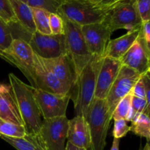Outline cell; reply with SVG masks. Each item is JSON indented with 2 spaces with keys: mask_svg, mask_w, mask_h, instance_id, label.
Returning <instances> with one entry per match:
<instances>
[{
  "mask_svg": "<svg viewBox=\"0 0 150 150\" xmlns=\"http://www.w3.org/2000/svg\"><path fill=\"white\" fill-rule=\"evenodd\" d=\"M103 57L93 56L82 71L76 77L70 90L76 116L83 117L95 98L97 78Z\"/></svg>",
  "mask_w": 150,
  "mask_h": 150,
  "instance_id": "6da1fadb",
  "label": "cell"
},
{
  "mask_svg": "<svg viewBox=\"0 0 150 150\" xmlns=\"http://www.w3.org/2000/svg\"><path fill=\"white\" fill-rule=\"evenodd\" d=\"M26 134L38 135L42 120L34 97V87L27 85L13 73L8 76Z\"/></svg>",
  "mask_w": 150,
  "mask_h": 150,
  "instance_id": "7a4b0ae2",
  "label": "cell"
},
{
  "mask_svg": "<svg viewBox=\"0 0 150 150\" xmlns=\"http://www.w3.org/2000/svg\"><path fill=\"white\" fill-rule=\"evenodd\" d=\"M83 117L87 123L90 139L88 150H105L107 134L112 120L105 99L94 98Z\"/></svg>",
  "mask_w": 150,
  "mask_h": 150,
  "instance_id": "3957f363",
  "label": "cell"
},
{
  "mask_svg": "<svg viewBox=\"0 0 150 150\" xmlns=\"http://www.w3.org/2000/svg\"><path fill=\"white\" fill-rule=\"evenodd\" d=\"M64 23V38L66 52L74 64L76 76L82 71L93 55L86 46L81 31V26L62 16Z\"/></svg>",
  "mask_w": 150,
  "mask_h": 150,
  "instance_id": "277c9868",
  "label": "cell"
},
{
  "mask_svg": "<svg viewBox=\"0 0 150 150\" xmlns=\"http://www.w3.org/2000/svg\"><path fill=\"white\" fill-rule=\"evenodd\" d=\"M111 32L124 29L130 31L141 28L142 21L136 0H125L108 10L101 22Z\"/></svg>",
  "mask_w": 150,
  "mask_h": 150,
  "instance_id": "5b68a950",
  "label": "cell"
},
{
  "mask_svg": "<svg viewBox=\"0 0 150 150\" xmlns=\"http://www.w3.org/2000/svg\"><path fill=\"white\" fill-rule=\"evenodd\" d=\"M0 57L18 68L35 88L33 73L34 52L27 41L13 39L8 48L0 51Z\"/></svg>",
  "mask_w": 150,
  "mask_h": 150,
  "instance_id": "8992f818",
  "label": "cell"
},
{
  "mask_svg": "<svg viewBox=\"0 0 150 150\" xmlns=\"http://www.w3.org/2000/svg\"><path fill=\"white\" fill-rule=\"evenodd\" d=\"M106 13L79 0H65L59 7L57 13L80 26H84L101 23Z\"/></svg>",
  "mask_w": 150,
  "mask_h": 150,
  "instance_id": "52a82bcc",
  "label": "cell"
},
{
  "mask_svg": "<svg viewBox=\"0 0 150 150\" xmlns=\"http://www.w3.org/2000/svg\"><path fill=\"white\" fill-rule=\"evenodd\" d=\"M69 120L67 117L42 120L39 137L48 150H65Z\"/></svg>",
  "mask_w": 150,
  "mask_h": 150,
  "instance_id": "ba28073f",
  "label": "cell"
},
{
  "mask_svg": "<svg viewBox=\"0 0 150 150\" xmlns=\"http://www.w3.org/2000/svg\"><path fill=\"white\" fill-rule=\"evenodd\" d=\"M141 76L142 75L133 69L122 65L120 72L105 98L111 117L118 103L124 97L131 92L135 83L140 79Z\"/></svg>",
  "mask_w": 150,
  "mask_h": 150,
  "instance_id": "9c48e42d",
  "label": "cell"
},
{
  "mask_svg": "<svg viewBox=\"0 0 150 150\" xmlns=\"http://www.w3.org/2000/svg\"><path fill=\"white\" fill-rule=\"evenodd\" d=\"M34 97L41 117L45 119L66 117L70 95H57L34 88Z\"/></svg>",
  "mask_w": 150,
  "mask_h": 150,
  "instance_id": "30bf717a",
  "label": "cell"
},
{
  "mask_svg": "<svg viewBox=\"0 0 150 150\" xmlns=\"http://www.w3.org/2000/svg\"><path fill=\"white\" fill-rule=\"evenodd\" d=\"M28 42L33 52L42 59L57 58L67 53L64 35H44L35 31Z\"/></svg>",
  "mask_w": 150,
  "mask_h": 150,
  "instance_id": "8fae6325",
  "label": "cell"
},
{
  "mask_svg": "<svg viewBox=\"0 0 150 150\" xmlns=\"http://www.w3.org/2000/svg\"><path fill=\"white\" fill-rule=\"evenodd\" d=\"M33 73L35 88L57 95L70 94V88L62 83L54 73L47 68L42 58L34 53Z\"/></svg>",
  "mask_w": 150,
  "mask_h": 150,
  "instance_id": "7c38bea8",
  "label": "cell"
},
{
  "mask_svg": "<svg viewBox=\"0 0 150 150\" xmlns=\"http://www.w3.org/2000/svg\"><path fill=\"white\" fill-rule=\"evenodd\" d=\"M120 61L122 65L133 69L141 75L149 72L150 45L144 40L141 30L136 40Z\"/></svg>",
  "mask_w": 150,
  "mask_h": 150,
  "instance_id": "4fadbf2b",
  "label": "cell"
},
{
  "mask_svg": "<svg viewBox=\"0 0 150 150\" xmlns=\"http://www.w3.org/2000/svg\"><path fill=\"white\" fill-rule=\"evenodd\" d=\"M81 31L90 54L104 57L105 48L111 38V31L102 23L81 26Z\"/></svg>",
  "mask_w": 150,
  "mask_h": 150,
  "instance_id": "5bb4252c",
  "label": "cell"
},
{
  "mask_svg": "<svg viewBox=\"0 0 150 150\" xmlns=\"http://www.w3.org/2000/svg\"><path fill=\"white\" fill-rule=\"evenodd\" d=\"M121 67L122 64L119 59L103 57L97 78L95 98L98 99L106 98Z\"/></svg>",
  "mask_w": 150,
  "mask_h": 150,
  "instance_id": "9a60e30c",
  "label": "cell"
},
{
  "mask_svg": "<svg viewBox=\"0 0 150 150\" xmlns=\"http://www.w3.org/2000/svg\"><path fill=\"white\" fill-rule=\"evenodd\" d=\"M42 60L47 68L51 70L62 83L71 88L76 74L74 64L67 53L57 58L48 59L42 58Z\"/></svg>",
  "mask_w": 150,
  "mask_h": 150,
  "instance_id": "2e32d148",
  "label": "cell"
},
{
  "mask_svg": "<svg viewBox=\"0 0 150 150\" xmlns=\"http://www.w3.org/2000/svg\"><path fill=\"white\" fill-rule=\"evenodd\" d=\"M67 139V142L78 147L89 149L90 139L89 128L84 117L76 116L69 120Z\"/></svg>",
  "mask_w": 150,
  "mask_h": 150,
  "instance_id": "e0dca14e",
  "label": "cell"
},
{
  "mask_svg": "<svg viewBox=\"0 0 150 150\" xmlns=\"http://www.w3.org/2000/svg\"><path fill=\"white\" fill-rule=\"evenodd\" d=\"M140 30L141 28L128 31L127 33L120 38L110 40L105 48L104 57H108L120 60L136 40Z\"/></svg>",
  "mask_w": 150,
  "mask_h": 150,
  "instance_id": "ac0fdd59",
  "label": "cell"
},
{
  "mask_svg": "<svg viewBox=\"0 0 150 150\" xmlns=\"http://www.w3.org/2000/svg\"><path fill=\"white\" fill-rule=\"evenodd\" d=\"M0 118L13 124L23 126L12 89L8 92L0 93Z\"/></svg>",
  "mask_w": 150,
  "mask_h": 150,
  "instance_id": "d6986e66",
  "label": "cell"
},
{
  "mask_svg": "<svg viewBox=\"0 0 150 150\" xmlns=\"http://www.w3.org/2000/svg\"><path fill=\"white\" fill-rule=\"evenodd\" d=\"M17 22L29 35L36 31L33 18L32 8L26 3L20 0H9Z\"/></svg>",
  "mask_w": 150,
  "mask_h": 150,
  "instance_id": "ffe728a7",
  "label": "cell"
},
{
  "mask_svg": "<svg viewBox=\"0 0 150 150\" xmlns=\"http://www.w3.org/2000/svg\"><path fill=\"white\" fill-rule=\"evenodd\" d=\"M6 142L17 150H48L38 135L26 134L22 138L0 136Z\"/></svg>",
  "mask_w": 150,
  "mask_h": 150,
  "instance_id": "44dd1931",
  "label": "cell"
},
{
  "mask_svg": "<svg viewBox=\"0 0 150 150\" xmlns=\"http://www.w3.org/2000/svg\"><path fill=\"white\" fill-rule=\"evenodd\" d=\"M130 131L136 136L146 139L147 142L150 140V120L149 115L142 113L139 114L131 122L130 126Z\"/></svg>",
  "mask_w": 150,
  "mask_h": 150,
  "instance_id": "7402d4cb",
  "label": "cell"
},
{
  "mask_svg": "<svg viewBox=\"0 0 150 150\" xmlns=\"http://www.w3.org/2000/svg\"><path fill=\"white\" fill-rule=\"evenodd\" d=\"M32 13L36 31L44 35H51L49 27V16L51 13L40 8H32Z\"/></svg>",
  "mask_w": 150,
  "mask_h": 150,
  "instance_id": "603a6c76",
  "label": "cell"
},
{
  "mask_svg": "<svg viewBox=\"0 0 150 150\" xmlns=\"http://www.w3.org/2000/svg\"><path fill=\"white\" fill-rule=\"evenodd\" d=\"M149 104L147 103L146 100L132 95L131 105L126 121L132 122L136 116L142 113L149 115Z\"/></svg>",
  "mask_w": 150,
  "mask_h": 150,
  "instance_id": "cb8c5ba5",
  "label": "cell"
},
{
  "mask_svg": "<svg viewBox=\"0 0 150 150\" xmlns=\"http://www.w3.org/2000/svg\"><path fill=\"white\" fill-rule=\"evenodd\" d=\"M26 134L23 126L18 125L0 118V136L22 138Z\"/></svg>",
  "mask_w": 150,
  "mask_h": 150,
  "instance_id": "d4e9b609",
  "label": "cell"
},
{
  "mask_svg": "<svg viewBox=\"0 0 150 150\" xmlns=\"http://www.w3.org/2000/svg\"><path fill=\"white\" fill-rule=\"evenodd\" d=\"M65 0H26V4L32 8H40L51 13H57L59 7Z\"/></svg>",
  "mask_w": 150,
  "mask_h": 150,
  "instance_id": "484cf974",
  "label": "cell"
},
{
  "mask_svg": "<svg viewBox=\"0 0 150 150\" xmlns=\"http://www.w3.org/2000/svg\"><path fill=\"white\" fill-rule=\"evenodd\" d=\"M132 93H129L122 98L116 106L112 114V120H125L129 114L131 105Z\"/></svg>",
  "mask_w": 150,
  "mask_h": 150,
  "instance_id": "4316f807",
  "label": "cell"
},
{
  "mask_svg": "<svg viewBox=\"0 0 150 150\" xmlns=\"http://www.w3.org/2000/svg\"><path fill=\"white\" fill-rule=\"evenodd\" d=\"M13 40V36L8 23L0 18V51L9 48Z\"/></svg>",
  "mask_w": 150,
  "mask_h": 150,
  "instance_id": "83f0119b",
  "label": "cell"
},
{
  "mask_svg": "<svg viewBox=\"0 0 150 150\" xmlns=\"http://www.w3.org/2000/svg\"><path fill=\"white\" fill-rule=\"evenodd\" d=\"M0 18L8 24L17 22L9 0H0Z\"/></svg>",
  "mask_w": 150,
  "mask_h": 150,
  "instance_id": "f1b7e54d",
  "label": "cell"
},
{
  "mask_svg": "<svg viewBox=\"0 0 150 150\" xmlns=\"http://www.w3.org/2000/svg\"><path fill=\"white\" fill-rule=\"evenodd\" d=\"M95 8L107 12L125 0H79Z\"/></svg>",
  "mask_w": 150,
  "mask_h": 150,
  "instance_id": "f546056e",
  "label": "cell"
},
{
  "mask_svg": "<svg viewBox=\"0 0 150 150\" xmlns=\"http://www.w3.org/2000/svg\"><path fill=\"white\" fill-rule=\"evenodd\" d=\"M49 27L51 35H64V23L61 16L57 13H50Z\"/></svg>",
  "mask_w": 150,
  "mask_h": 150,
  "instance_id": "4dcf8cb0",
  "label": "cell"
},
{
  "mask_svg": "<svg viewBox=\"0 0 150 150\" xmlns=\"http://www.w3.org/2000/svg\"><path fill=\"white\" fill-rule=\"evenodd\" d=\"M130 131V126L127 125V122L125 120H114L113 136L114 139H120Z\"/></svg>",
  "mask_w": 150,
  "mask_h": 150,
  "instance_id": "1f68e13d",
  "label": "cell"
},
{
  "mask_svg": "<svg viewBox=\"0 0 150 150\" xmlns=\"http://www.w3.org/2000/svg\"><path fill=\"white\" fill-rule=\"evenodd\" d=\"M136 3L142 22L150 21V0H136Z\"/></svg>",
  "mask_w": 150,
  "mask_h": 150,
  "instance_id": "d6a6232c",
  "label": "cell"
},
{
  "mask_svg": "<svg viewBox=\"0 0 150 150\" xmlns=\"http://www.w3.org/2000/svg\"><path fill=\"white\" fill-rule=\"evenodd\" d=\"M132 95L146 100V89H145V79L144 74L136 81L131 91Z\"/></svg>",
  "mask_w": 150,
  "mask_h": 150,
  "instance_id": "836d02e7",
  "label": "cell"
},
{
  "mask_svg": "<svg viewBox=\"0 0 150 150\" xmlns=\"http://www.w3.org/2000/svg\"><path fill=\"white\" fill-rule=\"evenodd\" d=\"M141 32L148 45H150V21L142 23Z\"/></svg>",
  "mask_w": 150,
  "mask_h": 150,
  "instance_id": "e575fe53",
  "label": "cell"
},
{
  "mask_svg": "<svg viewBox=\"0 0 150 150\" xmlns=\"http://www.w3.org/2000/svg\"><path fill=\"white\" fill-rule=\"evenodd\" d=\"M65 150H86L83 148H80L78 147V146H75L73 144H71L70 142H67V144H66L65 146Z\"/></svg>",
  "mask_w": 150,
  "mask_h": 150,
  "instance_id": "d590c367",
  "label": "cell"
},
{
  "mask_svg": "<svg viewBox=\"0 0 150 150\" xmlns=\"http://www.w3.org/2000/svg\"><path fill=\"white\" fill-rule=\"evenodd\" d=\"M120 139H114L113 141L112 146H111V150H120Z\"/></svg>",
  "mask_w": 150,
  "mask_h": 150,
  "instance_id": "8d00e7d4",
  "label": "cell"
},
{
  "mask_svg": "<svg viewBox=\"0 0 150 150\" xmlns=\"http://www.w3.org/2000/svg\"><path fill=\"white\" fill-rule=\"evenodd\" d=\"M10 89H11V86H10V84H3V83H0V93L8 92Z\"/></svg>",
  "mask_w": 150,
  "mask_h": 150,
  "instance_id": "74e56055",
  "label": "cell"
},
{
  "mask_svg": "<svg viewBox=\"0 0 150 150\" xmlns=\"http://www.w3.org/2000/svg\"><path fill=\"white\" fill-rule=\"evenodd\" d=\"M142 150H150V145H149V142H146V145H145V146L144 147V149Z\"/></svg>",
  "mask_w": 150,
  "mask_h": 150,
  "instance_id": "f35d334b",
  "label": "cell"
},
{
  "mask_svg": "<svg viewBox=\"0 0 150 150\" xmlns=\"http://www.w3.org/2000/svg\"><path fill=\"white\" fill-rule=\"evenodd\" d=\"M20 1H23V2L26 3V0H20Z\"/></svg>",
  "mask_w": 150,
  "mask_h": 150,
  "instance_id": "ab89813d",
  "label": "cell"
}]
</instances>
